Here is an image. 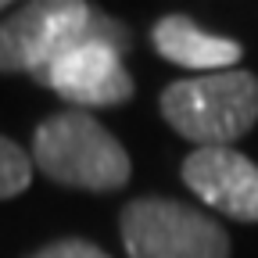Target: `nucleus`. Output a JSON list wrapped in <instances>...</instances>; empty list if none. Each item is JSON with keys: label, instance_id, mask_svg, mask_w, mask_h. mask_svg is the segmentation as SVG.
I'll use <instances>...</instances> for the list:
<instances>
[{"label": "nucleus", "instance_id": "obj_4", "mask_svg": "<svg viewBox=\"0 0 258 258\" xmlns=\"http://www.w3.org/2000/svg\"><path fill=\"white\" fill-rule=\"evenodd\" d=\"M129 258H230V237L205 212L172 198H140L122 212Z\"/></svg>", "mask_w": 258, "mask_h": 258}, {"label": "nucleus", "instance_id": "obj_5", "mask_svg": "<svg viewBox=\"0 0 258 258\" xmlns=\"http://www.w3.org/2000/svg\"><path fill=\"white\" fill-rule=\"evenodd\" d=\"M93 8L83 0H36L0 22V72L40 79L50 64L83 43L93 29Z\"/></svg>", "mask_w": 258, "mask_h": 258}, {"label": "nucleus", "instance_id": "obj_10", "mask_svg": "<svg viewBox=\"0 0 258 258\" xmlns=\"http://www.w3.org/2000/svg\"><path fill=\"white\" fill-rule=\"evenodd\" d=\"M0 11H8V0H0Z\"/></svg>", "mask_w": 258, "mask_h": 258}, {"label": "nucleus", "instance_id": "obj_7", "mask_svg": "<svg viewBox=\"0 0 258 258\" xmlns=\"http://www.w3.org/2000/svg\"><path fill=\"white\" fill-rule=\"evenodd\" d=\"M151 40L158 47L161 57H169L172 64H183V69H198V72H226L244 57L237 40H226V36H212V32L198 29L186 15H165Z\"/></svg>", "mask_w": 258, "mask_h": 258}, {"label": "nucleus", "instance_id": "obj_3", "mask_svg": "<svg viewBox=\"0 0 258 258\" xmlns=\"http://www.w3.org/2000/svg\"><path fill=\"white\" fill-rule=\"evenodd\" d=\"M129 32L111 15H93V29L83 43L64 50L50 69L36 79L57 97L79 108H115L133 97V76L125 72Z\"/></svg>", "mask_w": 258, "mask_h": 258}, {"label": "nucleus", "instance_id": "obj_2", "mask_svg": "<svg viewBox=\"0 0 258 258\" xmlns=\"http://www.w3.org/2000/svg\"><path fill=\"white\" fill-rule=\"evenodd\" d=\"M32 161L47 179L79 190H115L129 179V154L86 111H57L32 137Z\"/></svg>", "mask_w": 258, "mask_h": 258}, {"label": "nucleus", "instance_id": "obj_1", "mask_svg": "<svg viewBox=\"0 0 258 258\" xmlns=\"http://www.w3.org/2000/svg\"><path fill=\"white\" fill-rule=\"evenodd\" d=\"M161 115L190 144L230 147L258 122V79L240 69L176 79L161 93Z\"/></svg>", "mask_w": 258, "mask_h": 258}, {"label": "nucleus", "instance_id": "obj_6", "mask_svg": "<svg viewBox=\"0 0 258 258\" xmlns=\"http://www.w3.org/2000/svg\"><path fill=\"white\" fill-rule=\"evenodd\" d=\"M183 179L198 198L240 222H258V165L233 147H198L183 161Z\"/></svg>", "mask_w": 258, "mask_h": 258}, {"label": "nucleus", "instance_id": "obj_8", "mask_svg": "<svg viewBox=\"0 0 258 258\" xmlns=\"http://www.w3.org/2000/svg\"><path fill=\"white\" fill-rule=\"evenodd\" d=\"M29 179H32V158L8 137H0V201L18 198L29 186Z\"/></svg>", "mask_w": 258, "mask_h": 258}, {"label": "nucleus", "instance_id": "obj_9", "mask_svg": "<svg viewBox=\"0 0 258 258\" xmlns=\"http://www.w3.org/2000/svg\"><path fill=\"white\" fill-rule=\"evenodd\" d=\"M32 258H108V254L86 240H57V244H47L43 251H36Z\"/></svg>", "mask_w": 258, "mask_h": 258}]
</instances>
